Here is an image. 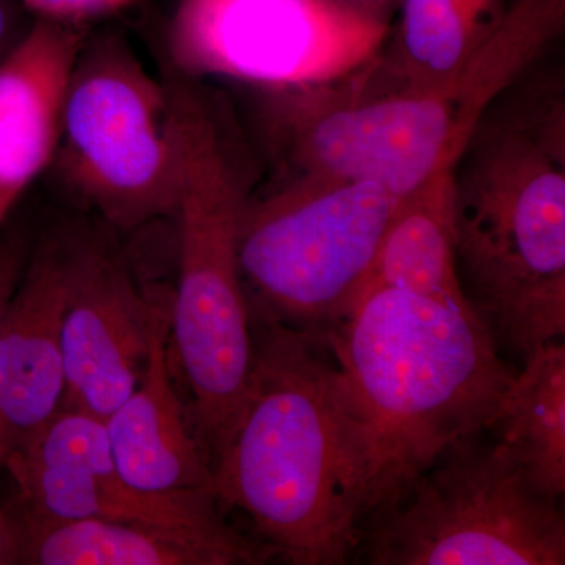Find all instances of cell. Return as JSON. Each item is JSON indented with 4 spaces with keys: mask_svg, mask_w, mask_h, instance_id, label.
Returning <instances> with one entry per match:
<instances>
[{
    "mask_svg": "<svg viewBox=\"0 0 565 565\" xmlns=\"http://www.w3.org/2000/svg\"><path fill=\"white\" fill-rule=\"evenodd\" d=\"M322 332L341 486L363 533L487 430L515 371L468 300L370 289Z\"/></svg>",
    "mask_w": 565,
    "mask_h": 565,
    "instance_id": "1",
    "label": "cell"
},
{
    "mask_svg": "<svg viewBox=\"0 0 565 565\" xmlns=\"http://www.w3.org/2000/svg\"><path fill=\"white\" fill-rule=\"evenodd\" d=\"M565 11L512 0L500 31L452 76L404 82L381 54L348 79L264 95L267 139L289 174L371 181L407 195L455 166L498 96L564 29Z\"/></svg>",
    "mask_w": 565,
    "mask_h": 565,
    "instance_id": "2",
    "label": "cell"
},
{
    "mask_svg": "<svg viewBox=\"0 0 565 565\" xmlns=\"http://www.w3.org/2000/svg\"><path fill=\"white\" fill-rule=\"evenodd\" d=\"M457 270L501 351L565 334V114L542 93L471 134L455 169Z\"/></svg>",
    "mask_w": 565,
    "mask_h": 565,
    "instance_id": "3",
    "label": "cell"
},
{
    "mask_svg": "<svg viewBox=\"0 0 565 565\" xmlns=\"http://www.w3.org/2000/svg\"><path fill=\"white\" fill-rule=\"evenodd\" d=\"M250 318L243 405L212 463L218 503L241 509L263 544L289 564H345L362 531L341 486L326 337Z\"/></svg>",
    "mask_w": 565,
    "mask_h": 565,
    "instance_id": "4",
    "label": "cell"
},
{
    "mask_svg": "<svg viewBox=\"0 0 565 565\" xmlns=\"http://www.w3.org/2000/svg\"><path fill=\"white\" fill-rule=\"evenodd\" d=\"M170 82L181 132L173 214L180 223V275L170 334L192 390L193 427L212 467L236 424L253 359L239 264L248 195L217 118L192 82L180 76Z\"/></svg>",
    "mask_w": 565,
    "mask_h": 565,
    "instance_id": "5",
    "label": "cell"
},
{
    "mask_svg": "<svg viewBox=\"0 0 565 565\" xmlns=\"http://www.w3.org/2000/svg\"><path fill=\"white\" fill-rule=\"evenodd\" d=\"M403 196L371 181L289 174L239 225V264L252 316L326 330L362 288Z\"/></svg>",
    "mask_w": 565,
    "mask_h": 565,
    "instance_id": "6",
    "label": "cell"
},
{
    "mask_svg": "<svg viewBox=\"0 0 565 565\" xmlns=\"http://www.w3.org/2000/svg\"><path fill=\"white\" fill-rule=\"evenodd\" d=\"M55 161L118 230L173 217L181 132L172 84L156 79L117 33L85 41L77 55Z\"/></svg>",
    "mask_w": 565,
    "mask_h": 565,
    "instance_id": "7",
    "label": "cell"
},
{
    "mask_svg": "<svg viewBox=\"0 0 565 565\" xmlns=\"http://www.w3.org/2000/svg\"><path fill=\"white\" fill-rule=\"evenodd\" d=\"M356 550L371 565H564L565 516L482 430L451 446Z\"/></svg>",
    "mask_w": 565,
    "mask_h": 565,
    "instance_id": "8",
    "label": "cell"
},
{
    "mask_svg": "<svg viewBox=\"0 0 565 565\" xmlns=\"http://www.w3.org/2000/svg\"><path fill=\"white\" fill-rule=\"evenodd\" d=\"M388 32V22L337 0H177L167 50L185 81L297 93L359 73L384 51Z\"/></svg>",
    "mask_w": 565,
    "mask_h": 565,
    "instance_id": "9",
    "label": "cell"
},
{
    "mask_svg": "<svg viewBox=\"0 0 565 565\" xmlns=\"http://www.w3.org/2000/svg\"><path fill=\"white\" fill-rule=\"evenodd\" d=\"M20 489L18 514L40 522L104 519L163 526L225 522L214 493H150L125 481L98 416L61 405L3 462Z\"/></svg>",
    "mask_w": 565,
    "mask_h": 565,
    "instance_id": "10",
    "label": "cell"
},
{
    "mask_svg": "<svg viewBox=\"0 0 565 565\" xmlns=\"http://www.w3.org/2000/svg\"><path fill=\"white\" fill-rule=\"evenodd\" d=\"M172 299L141 291L121 259L90 239L63 318L62 405L104 422L139 384Z\"/></svg>",
    "mask_w": 565,
    "mask_h": 565,
    "instance_id": "11",
    "label": "cell"
},
{
    "mask_svg": "<svg viewBox=\"0 0 565 565\" xmlns=\"http://www.w3.org/2000/svg\"><path fill=\"white\" fill-rule=\"evenodd\" d=\"M90 237L71 230L33 245L0 321V446L7 457L61 408L63 318Z\"/></svg>",
    "mask_w": 565,
    "mask_h": 565,
    "instance_id": "12",
    "label": "cell"
},
{
    "mask_svg": "<svg viewBox=\"0 0 565 565\" xmlns=\"http://www.w3.org/2000/svg\"><path fill=\"white\" fill-rule=\"evenodd\" d=\"M81 25L33 20L0 63V232L29 188L54 163Z\"/></svg>",
    "mask_w": 565,
    "mask_h": 565,
    "instance_id": "13",
    "label": "cell"
},
{
    "mask_svg": "<svg viewBox=\"0 0 565 565\" xmlns=\"http://www.w3.org/2000/svg\"><path fill=\"white\" fill-rule=\"evenodd\" d=\"M20 564L253 565L277 556L270 546L228 523L163 526L87 519L40 522L13 512Z\"/></svg>",
    "mask_w": 565,
    "mask_h": 565,
    "instance_id": "14",
    "label": "cell"
},
{
    "mask_svg": "<svg viewBox=\"0 0 565 565\" xmlns=\"http://www.w3.org/2000/svg\"><path fill=\"white\" fill-rule=\"evenodd\" d=\"M170 327L172 308L156 326L139 384L104 419L111 457L125 481L143 492L215 494L210 457L170 379Z\"/></svg>",
    "mask_w": 565,
    "mask_h": 565,
    "instance_id": "15",
    "label": "cell"
},
{
    "mask_svg": "<svg viewBox=\"0 0 565 565\" xmlns=\"http://www.w3.org/2000/svg\"><path fill=\"white\" fill-rule=\"evenodd\" d=\"M455 169L441 167L399 200L355 299L394 288L467 300L457 270Z\"/></svg>",
    "mask_w": 565,
    "mask_h": 565,
    "instance_id": "16",
    "label": "cell"
},
{
    "mask_svg": "<svg viewBox=\"0 0 565 565\" xmlns=\"http://www.w3.org/2000/svg\"><path fill=\"white\" fill-rule=\"evenodd\" d=\"M487 433L522 468L535 492L559 501L565 492V345L535 349L515 371Z\"/></svg>",
    "mask_w": 565,
    "mask_h": 565,
    "instance_id": "17",
    "label": "cell"
},
{
    "mask_svg": "<svg viewBox=\"0 0 565 565\" xmlns=\"http://www.w3.org/2000/svg\"><path fill=\"white\" fill-rule=\"evenodd\" d=\"M392 57L381 62L404 82H433L462 70L497 35L511 0H399Z\"/></svg>",
    "mask_w": 565,
    "mask_h": 565,
    "instance_id": "18",
    "label": "cell"
},
{
    "mask_svg": "<svg viewBox=\"0 0 565 565\" xmlns=\"http://www.w3.org/2000/svg\"><path fill=\"white\" fill-rule=\"evenodd\" d=\"M141 0H21L25 10L40 20L82 25L140 3Z\"/></svg>",
    "mask_w": 565,
    "mask_h": 565,
    "instance_id": "19",
    "label": "cell"
},
{
    "mask_svg": "<svg viewBox=\"0 0 565 565\" xmlns=\"http://www.w3.org/2000/svg\"><path fill=\"white\" fill-rule=\"evenodd\" d=\"M33 248L32 234L22 223H7L0 232V321L20 285Z\"/></svg>",
    "mask_w": 565,
    "mask_h": 565,
    "instance_id": "20",
    "label": "cell"
},
{
    "mask_svg": "<svg viewBox=\"0 0 565 565\" xmlns=\"http://www.w3.org/2000/svg\"><path fill=\"white\" fill-rule=\"evenodd\" d=\"M35 18L21 0H0V63L9 57L32 28Z\"/></svg>",
    "mask_w": 565,
    "mask_h": 565,
    "instance_id": "21",
    "label": "cell"
},
{
    "mask_svg": "<svg viewBox=\"0 0 565 565\" xmlns=\"http://www.w3.org/2000/svg\"><path fill=\"white\" fill-rule=\"evenodd\" d=\"M20 564V539L10 512L0 511V565Z\"/></svg>",
    "mask_w": 565,
    "mask_h": 565,
    "instance_id": "22",
    "label": "cell"
},
{
    "mask_svg": "<svg viewBox=\"0 0 565 565\" xmlns=\"http://www.w3.org/2000/svg\"><path fill=\"white\" fill-rule=\"evenodd\" d=\"M337 2L356 13L364 14V17L388 22L390 14L399 0H337Z\"/></svg>",
    "mask_w": 565,
    "mask_h": 565,
    "instance_id": "23",
    "label": "cell"
},
{
    "mask_svg": "<svg viewBox=\"0 0 565 565\" xmlns=\"http://www.w3.org/2000/svg\"><path fill=\"white\" fill-rule=\"evenodd\" d=\"M535 2H545V3H565V0H535Z\"/></svg>",
    "mask_w": 565,
    "mask_h": 565,
    "instance_id": "24",
    "label": "cell"
},
{
    "mask_svg": "<svg viewBox=\"0 0 565 565\" xmlns=\"http://www.w3.org/2000/svg\"><path fill=\"white\" fill-rule=\"evenodd\" d=\"M6 462V452H3L2 446H0V465Z\"/></svg>",
    "mask_w": 565,
    "mask_h": 565,
    "instance_id": "25",
    "label": "cell"
}]
</instances>
